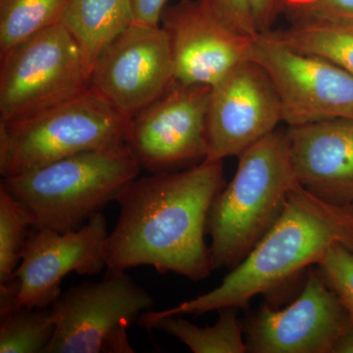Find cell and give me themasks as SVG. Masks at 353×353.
I'll use <instances>...</instances> for the list:
<instances>
[{
    "instance_id": "obj_1",
    "label": "cell",
    "mask_w": 353,
    "mask_h": 353,
    "mask_svg": "<svg viewBox=\"0 0 353 353\" xmlns=\"http://www.w3.org/2000/svg\"><path fill=\"white\" fill-rule=\"evenodd\" d=\"M226 185L223 160L154 173L128 183L115 201L119 218L104 243L108 270L148 265L192 281L213 271L204 234L209 209Z\"/></svg>"
},
{
    "instance_id": "obj_2",
    "label": "cell",
    "mask_w": 353,
    "mask_h": 353,
    "mask_svg": "<svg viewBox=\"0 0 353 353\" xmlns=\"http://www.w3.org/2000/svg\"><path fill=\"white\" fill-rule=\"evenodd\" d=\"M336 243L353 250V209L323 201L297 183L275 224L222 284L176 307L148 311L139 324L152 331L155 322L167 316L201 315L232 306L245 308L253 297L319 263Z\"/></svg>"
},
{
    "instance_id": "obj_3",
    "label": "cell",
    "mask_w": 353,
    "mask_h": 353,
    "mask_svg": "<svg viewBox=\"0 0 353 353\" xmlns=\"http://www.w3.org/2000/svg\"><path fill=\"white\" fill-rule=\"evenodd\" d=\"M233 180L209 209L213 270L233 269L280 217L297 185L287 131H274L239 155Z\"/></svg>"
},
{
    "instance_id": "obj_4",
    "label": "cell",
    "mask_w": 353,
    "mask_h": 353,
    "mask_svg": "<svg viewBox=\"0 0 353 353\" xmlns=\"http://www.w3.org/2000/svg\"><path fill=\"white\" fill-rule=\"evenodd\" d=\"M141 167L128 145L90 150L12 176L0 187L21 202L37 229H79L138 178Z\"/></svg>"
},
{
    "instance_id": "obj_5",
    "label": "cell",
    "mask_w": 353,
    "mask_h": 353,
    "mask_svg": "<svg viewBox=\"0 0 353 353\" xmlns=\"http://www.w3.org/2000/svg\"><path fill=\"white\" fill-rule=\"evenodd\" d=\"M130 125L88 88L27 119L0 123V174L20 175L78 153L127 145Z\"/></svg>"
},
{
    "instance_id": "obj_6",
    "label": "cell",
    "mask_w": 353,
    "mask_h": 353,
    "mask_svg": "<svg viewBox=\"0 0 353 353\" xmlns=\"http://www.w3.org/2000/svg\"><path fill=\"white\" fill-rule=\"evenodd\" d=\"M154 301L126 271L74 285L50 306L54 334L43 353H134L128 329Z\"/></svg>"
},
{
    "instance_id": "obj_7",
    "label": "cell",
    "mask_w": 353,
    "mask_h": 353,
    "mask_svg": "<svg viewBox=\"0 0 353 353\" xmlns=\"http://www.w3.org/2000/svg\"><path fill=\"white\" fill-rule=\"evenodd\" d=\"M88 88L78 44L61 23L52 26L0 55V123L27 119Z\"/></svg>"
},
{
    "instance_id": "obj_8",
    "label": "cell",
    "mask_w": 353,
    "mask_h": 353,
    "mask_svg": "<svg viewBox=\"0 0 353 353\" xmlns=\"http://www.w3.org/2000/svg\"><path fill=\"white\" fill-rule=\"evenodd\" d=\"M211 87H170L131 120L127 145L141 169L163 173L189 168L208 157Z\"/></svg>"
},
{
    "instance_id": "obj_9",
    "label": "cell",
    "mask_w": 353,
    "mask_h": 353,
    "mask_svg": "<svg viewBox=\"0 0 353 353\" xmlns=\"http://www.w3.org/2000/svg\"><path fill=\"white\" fill-rule=\"evenodd\" d=\"M250 59L271 79L288 127L353 118V76L328 60L292 50L266 34L254 39Z\"/></svg>"
},
{
    "instance_id": "obj_10",
    "label": "cell",
    "mask_w": 353,
    "mask_h": 353,
    "mask_svg": "<svg viewBox=\"0 0 353 353\" xmlns=\"http://www.w3.org/2000/svg\"><path fill=\"white\" fill-rule=\"evenodd\" d=\"M173 81L170 46L161 26L132 23L95 60L88 90L132 120Z\"/></svg>"
},
{
    "instance_id": "obj_11",
    "label": "cell",
    "mask_w": 353,
    "mask_h": 353,
    "mask_svg": "<svg viewBox=\"0 0 353 353\" xmlns=\"http://www.w3.org/2000/svg\"><path fill=\"white\" fill-rule=\"evenodd\" d=\"M282 122L271 79L256 62L246 60L211 87L206 160L238 157Z\"/></svg>"
},
{
    "instance_id": "obj_12",
    "label": "cell",
    "mask_w": 353,
    "mask_h": 353,
    "mask_svg": "<svg viewBox=\"0 0 353 353\" xmlns=\"http://www.w3.org/2000/svg\"><path fill=\"white\" fill-rule=\"evenodd\" d=\"M108 234L101 212L66 233L32 228L13 274L18 281L16 307L50 308L62 294L67 274H99L106 267L104 243Z\"/></svg>"
},
{
    "instance_id": "obj_13",
    "label": "cell",
    "mask_w": 353,
    "mask_h": 353,
    "mask_svg": "<svg viewBox=\"0 0 353 353\" xmlns=\"http://www.w3.org/2000/svg\"><path fill=\"white\" fill-rule=\"evenodd\" d=\"M353 323L319 272H309L303 292L282 310L262 305L245 328L246 352L331 353Z\"/></svg>"
},
{
    "instance_id": "obj_14",
    "label": "cell",
    "mask_w": 353,
    "mask_h": 353,
    "mask_svg": "<svg viewBox=\"0 0 353 353\" xmlns=\"http://www.w3.org/2000/svg\"><path fill=\"white\" fill-rule=\"evenodd\" d=\"M160 26L170 46L175 82L212 87L250 59L255 39L234 31L201 0L165 7Z\"/></svg>"
},
{
    "instance_id": "obj_15",
    "label": "cell",
    "mask_w": 353,
    "mask_h": 353,
    "mask_svg": "<svg viewBox=\"0 0 353 353\" xmlns=\"http://www.w3.org/2000/svg\"><path fill=\"white\" fill-rule=\"evenodd\" d=\"M299 185L323 201L353 209V118L288 127Z\"/></svg>"
},
{
    "instance_id": "obj_16",
    "label": "cell",
    "mask_w": 353,
    "mask_h": 353,
    "mask_svg": "<svg viewBox=\"0 0 353 353\" xmlns=\"http://www.w3.org/2000/svg\"><path fill=\"white\" fill-rule=\"evenodd\" d=\"M61 24L78 44L90 78L102 51L132 24L131 0H70Z\"/></svg>"
},
{
    "instance_id": "obj_17",
    "label": "cell",
    "mask_w": 353,
    "mask_h": 353,
    "mask_svg": "<svg viewBox=\"0 0 353 353\" xmlns=\"http://www.w3.org/2000/svg\"><path fill=\"white\" fill-rule=\"evenodd\" d=\"M264 34L292 50L328 60L353 76V23L290 25Z\"/></svg>"
},
{
    "instance_id": "obj_18",
    "label": "cell",
    "mask_w": 353,
    "mask_h": 353,
    "mask_svg": "<svg viewBox=\"0 0 353 353\" xmlns=\"http://www.w3.org/2000/svg\"><path fill=\"white\" fill-rule=\"evenodd\" d=\"M238 310L233 306L219 309L218 322L205 328L176 315L157 320L153 328L175 336L194 353H243L246 345Z\"/></svg>"
},
{
    "instance_id": "obj_19",
    "label": "cell",
    "mask_w": 353,
    "mask_h": 353,
    "mask_svg": "<svg viewBox=\"0 0 353 353\" xmlns=\"http://www.w3.org/2000/svg\"><path fill=\"white\" fill-rule=\"evenodd\" d=\"M70 0H0V55L60 24Z\"/></svg>"
},
{
    "instance_id": "obj_20",
    "label": "cell",
    "mask_w": 353,
    "mask_h": 353,
    "mask_svg": "<svg viewBox=\"0 0 353 353\" xmlns=\"http://www.w3.org/2000/svg\"><path fill=\"white\" fill-rule=\"evenodd\" d=\"M54 329L50 308L15 309L1 317L0 353H43Z\"/></svg>"
},
{
    "instance_id": "obj_21",
    "label": "cell",
    "mask_w": 353,
    "mask_h": 353,
    "mask_svg": "<svg viewBox=\"0 0 353 353\" xmlns=\"http://www.w3.org/2000/svg\"><path fill=\"white\" fill-rule=\"evenodd\" d=\"M32 227L31 212L0 187V284L12 277L19 266Z\"/></svg>"
},
{
    "instance_id": "obj_22",
    "label": "cell",
    "mask_w": 353,
    "mask_h": 353,
    "mask_svg": "<svg viewBox=\"0 0 353 353\" xmlns=\"http://www.w3.org/2000/svg\"><path fill=\"white\" fill-rule=\"evenodd\" d=\"M290 25L353 23V0H279Z\"/></svg>"
},
{
    "instance_id": "obj_23",
    "label": "cell",
    "mask_w": 353,
    "mask_h": 353,
    "mask_svg": "<svg viewBox=\"0 0 353 353\" xmlns=\"http://www.w3.org/2000/svg\"><path fill=\"white\" fill-rule=\"evenodd\" d=\"M318 272L353 319V250L343 243L331 246Z\"/></svg>"
},
{
    "instance_id": "obj_24",
    "label": "cell",
    "mask_w": 353,
    "mask_h": 353,
    "mask_svg": "<svg viewBox=\"0 0 353 353\" xmlns=\"http://www.w3.org/2000/svg\"><path fill=\"white\" fill-rule=\"evenodd\" d=\"M216 17L239 34L256 39L260 32L250 0H201Z\"/></svg>"
},
{
    "instance_id": "obj_25",
    "label": "cell",
    "mask_w": 353,
    "mask_h": 353,
    "mask_svg": "<svg viewBox=\"0 0 353 353\" xmlns=\"http://www.w3.org/2000/svg\"><path fill=\"white\" fill-rule=\"evenodd\" d=\"M168 0H131L132 23L145 26H160L162 12Z\"/></svg>"
},
{
    "instance_id": "obj_26",
    "label": "cell",
    "mask_w": 353,
    "mask_h": 353,
    "mask_svg": "<svg viewBox=\"0 0 353 353\" xmlns=\"http://www.w3.org/2000/svg\"><path fill=\"white\" fill-rule=\"evenodd\" d=\"M260 34L270 32L280 16L279 0H250Z\"/></svg>"
},
{
    "instance_id": "obj_27",
    "label": "cell",
    "mask_w": 353,
    "mask_h": 353,
    "mask_svg": "<svg viewBox=\"0 0 353 353\" xmlns=\"http://www.w3.org/2000/svg\"><path fill=\"white\" fill-rule=\"evenodd\" d=\"M331 353H353V323L334 341Z\"/></svg>"
}]
</instances>
